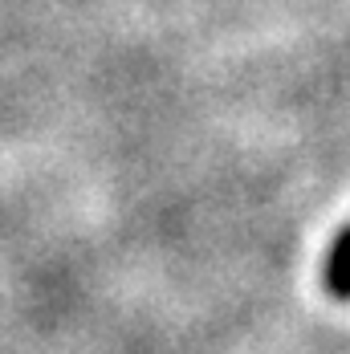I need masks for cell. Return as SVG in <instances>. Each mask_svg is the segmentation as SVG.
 Instances as JSON below:
<instances>
[{
    "label": "cell",
    "mask_w": 350,
    "mask_h": 354,
    "mask_svg": "<svg viewBox=\"0 0 350 354\" xmlns=\"http://www.w3.org/2000/svg\"><path fill=\"white\" fill-rule=\"evenodd\" d=\"M322 285L330 297L338 301H350V220L347 228L334 236V245L326 252V265H322Z\"/></svg>",
    "instance_id": "1"
}]
</instances>
